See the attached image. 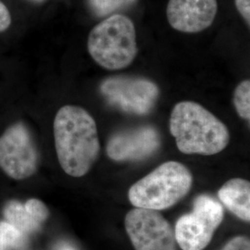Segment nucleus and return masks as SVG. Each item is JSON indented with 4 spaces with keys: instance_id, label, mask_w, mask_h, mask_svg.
<instances>
[{
    "instance_id": "obj_1",
    "label": "nucleus",
    "mask_w": 250,
    "mask_h": 250,
    "mask_svg": "<svg viewBox=\"0 0 250 250\" xmlns=\"http://www.w3.org/2000/svg\"><path fill=\"white\" fill-rule=\"evenodd\" d=\"M54 137L58 160L63 170L72 177L85 175L100 152L94 118L78 106L61 107L54 120Z\"/></svg>"
},
{
    "instance_id": "obj_2",
    "label": "nucleus",
    "mask_w": 250,
    "mask_h": 250,
    "mask_svg": "<svg viewBox=\"0 0 250 250\" xmlns=\"http://www.w3.org/2000/svg\"><path fill=\"white\" fill-rule=\"evenodd\" d=\"M170 131L179 150L188 155L218 154L226 148L231 139L227 126L194 101H182L173 107Z\"/></svg>"
},
{
    "instance_id": "obj_3",
    "label": "nucleus",
    "mask_w": 250,
    "mask_h": 250,
    "mask_svg": "<svg viewBox=\"0 0 250 250\" xmlns=\"http://www.w3.org/2000/svg\"><path fill=\"white\" fill-rule=\"evenodd\" d=\"M193 174L177 161H167L134 184L128 198L135 208L162 210L177 204L193 186Z\"/></svg>"
},
{
    "instance_id": "obj_4",
    "label": "nucleus",
    "mask_w": 250,
    "mask_h": 250,
    "mask_svg": "<svg viewBox=\"0 0 250 250\" xmlns=\"http://www.w3.org/2000/svg\"><path fill=\"white\" fill-rule=\"evenodd\" d=\"M87 49L91 58L104 69L117 71L127 68L137 55L133 21L120 13L104 19L91 30Z\"/></svg>"
},
{
    "instance_id": "obj_5",
    "label": "nucleus",
    "mask_w": 250,
    "mask_h": 250,
    "mask_svg": "<svg viewBox=\"0 0 250 250\" xmlns=\"http://www.w3.org/2000/svg\"><path fill=\"white\" fill-rule=\"evenodd\" d=\"M224 217V208L215 198L208 195L198 196L192 211L180 217L175 225L179 247L183 250H205Z\"/></svg>"
},
{
    "instance_id": "obj_6",
    "label": "nucleus",
    "mask_w": 250,
    "mask_h": 250,
    "mask_svg": "<svg viewBox=\"0 0 250 250\" xmlns=\"http://www.w3.org/2000/svg\"><path fill=\"white\" fill-rule=\"evenodd\" d=\"M99 90L107 104L138 116L150 113L160 97V88L153 81L127 75L104 79Z\"/></svg>"
},
{
    "instance_id": "obj_7",
    "label": "nucleus",
    "mask_w": 250,
    "mask_h": 250,
    "mask_svg": "<svg viewBox=\"0 0 250 250\" xmlns=\"http://www.w3.org/2000/svg\"><path fill=\"white\" fill-rule=\"evenodd\" d=\"M125 230L135 250H178L174 230L158 210L134 208L125 217Z\"/></svg>"
},
{
    "instance_id": "obj_8",
    "label": "nucleus",
    "mask_w": 250,
    "mask_h": 250,
    "mask_svg": "<svg viewBox=\"0 0 250 250\" xmlns=\"http://www.w3.org/2000/svg\"><path fill=\"white\" fill-rule=\"evenodd\" d=\"M38 165V152L26 127L10 126L0 137V168L9 177L22 180L32 176Z\"/></svg>"
},
{
    "instance_id": "obj_9",
    "label": "nucleus",
    "mask_w": 250,
    "mask_h": 250,
    "mask_svg": "<svg viewBox=\"0 0 250 250\" xmlns=\"http://www.w3.org/2000/svg\"><path fill=\"white\" fill-rule=\"evenodd\" d=\"M161 146V135L151 125H141L113 134L107 145V156L115 161H138L149 158Z\"/></svg>"
},
{
    "instance_id": "obj_10",
    "label": "nucleus",
    "mask_w": 250,
    "mask_h": 250,
    "mask_svg": "<svg viewBox=\"0 0 250 250\" xmlns=\"http://www.w3.org/2000/svg\"><path fill=\"white\" fill-rule=\"evenodd\" d=\"M218 12L217 0H169L166 14L174 30L196 34L213 23Z\"/></svg>"
},
{
    "instance_id": "obj_11",
    "label": "nucleus",
    "mask_w": 250,
    "mask_h": 250,
    "mask_svg": "<svg viewBox=\"0 0 250 250\" xmlns=\"http://www.w3.org/2000/svg\"><path fill=\"white\" fill-rule=\"evenodd\" d=\"M4 215L7 222L28 235L37 232L48 218L49 211L40 200L32 198L25 204L11 201L6 206Z\"/></svg>"
},
{
    "instance_id": "obj_12",
    "label": "nucleus",
    "mask_w": 250,
    "mask_h": 250,
    "mask_svg": "<svg viewBox=\"0 0 250 250\" xmlns=\"http://www.w3.org/2000/svg\"><path fill=\"white\" fill-rule=\"evenodd\" d=\"M220 200L232 213L250 223V183L242 178L227 181L218 192Z\"/></svg>"
},
{
    "instance_id": "obj_13",
    "label": "nucleus",
    "mask_w": 250,
    "mask_h": 250,
    "mask_svg": "<svg viewBox=\"0 0 250 250\" xmlns=\"http://www.w3.org/2000/svg\"><path fill=\"white\" fill-rule=\"evenodd\" d=\"M27 235L8 222H0V250H22Z\"/></svg>"
},
{
    "instance_id": "obj_14",
    "label": "nucleus",
    "mask_w": 250,
    "mask_h": 250,
    "mask_svg": "<svg viewBox=\"0 0 250 250\" xmlns=\"http://www.w3.org/2000/svg\"><path fill=\"white\" fill-rule=\"evenodd\" d=\"M138 0H87L91 11L98 17L107 18L118 11L128 9Z\"/></svg>"
},
{
    "instance_id": "obj_15",
    "label": "nucleus",
    "mask_w": 250,
    "mask_h": 250,
    "mask_svg": "<svg viewBox=\"0 0 250 250\" xmlns=\"http://www.w3.org/2000/svg\"><path fill=\"white\" fill-rule=\"evenodd\" d=\"M233 105L242 119L250 120V81L241 82L233 93Z\"/></svg>"
},
{
    "instance_id": "obj_16",
    "label": "nucleus",
    "mask_w": 250,
    "mask_h": 250,
    "mask_svg": "<svg viewBox=\"0 0 250 250\" xmlns=\"http://www.w3.org/2000/svg\"><path fill=\"white\" fill-rule=\"evenodd\" d=\"M220 250H250V238L243 235L235 236Z\"/></svg>"
},
{
    "instance_id": "obj_17",
    "label": "nucleus",
    "mask_w": 250,
    "mask_h": 250,
    "mask_svg": "<svg viewBox=\"0 0 250 250\" xmlns=\"http://www.w3.org/2000/svg\"><path fill=\"white\" fill-rule=\"evenodd\" d=\"M235 7L242 17L250 25V0H234Z\"/></svg>"
},
{
    "instance_id": "obj_18",
    "label": "nucleus",
    "mask_w": 250,
    "mask_h": 250,
    "mask_svg": "<svg viewBox=\"0 0 250 250\" xmlns=\"http://www.w3.org/2000/svg\"><path fill=\"white\" fill-rule=\"evenodd\" d=\"M11 23V16L9 9L0 1V33L6 31Z\"/></svg>"
},
{
    "instance_id": "obj_19",
    "label": "nucleus",
    "mask_w": 250,
    "mask_h": 250,
    "mask_svg": "<svg viewBox=\"0 0 250 250\" xmlns=\"http://www.w3.org/2000/svg\"><path fill=\"white\" fill-rule=\"evenodd\" d=\"M74 250L72 249V247H70V246H68V245H63L62 246L61 248H60V250Z\"/></svg>"
},
{
    "instance_id": "obj_20",
    "label": "nucleus",
    "mask_w": 250,
    "mask_h": 250,
    "mask_svg": "<svg viewBox=\"0 0 250 250\" xmlns=\"http://www.w3.org/2000/svg\"><path fill=\"white\" fill-rule=\"evenodd\" d=\"M31 1H33L35 3H43L45 0H31Z\"/></svg>"
}]
</instances>
